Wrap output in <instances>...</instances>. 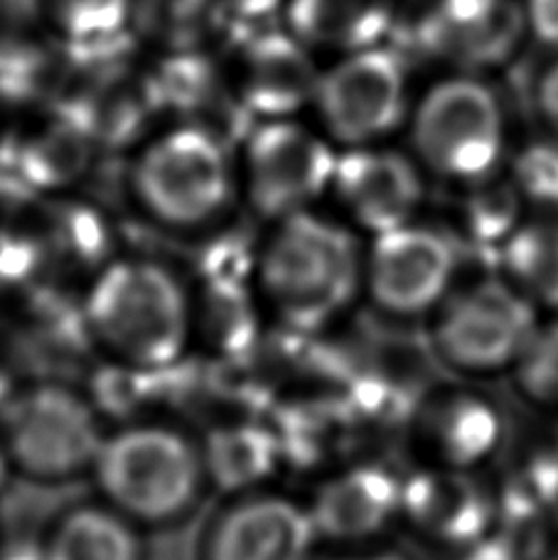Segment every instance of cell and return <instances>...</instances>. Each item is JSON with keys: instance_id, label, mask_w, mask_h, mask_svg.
<instances>
[{"instance_id": "obj_26", "label": "cell", "mask_w": 558, "mask_h": 560, "mask_svg": "<svg viewBox=\"0 0 558 560\" xmlns=\"http://www.w3.org/2000/svg\"><path fill=\"white\" fill-rule=\"evenodd\" d=\"M512 382L530 406L558 411V313L542 317L512 369Z\"/></svg>"}, {"instance_id": "obj_25", "label": "cell", "mask_w": 558, "mask_h": 560, "mask_svg": "<svg viewBox=\"0 0 558 560\" xmlns=\"http://www.w3.org/2000/svg\"><path fill=\"white\" fill-rule=\"evenodd\" d=\"M49 23L67 43L96 47L112 43L131 23L133 0H43Z\"/></svg>"}, {"instance_id": "obj_4", "label": "cell", "mask_w": 558, "mask_h": 560, "mask_svg": "<svg viewBox=\"0 0 558 560\" xmlns=\"http://www.w3.org/2000/svg\"><path fill=\"white\" fill-rule=\"evenodd\" d=\"M392 43L433 72L502 77L530 52L522 0H404Z\"/></svg>"}, {"instance_id": "obj_21", "label": "cell", "mask_w": 558, "mask_h": 560, "mask_svg": "<svg viewBox=\"0 0 558 560\" xmlns=\"http://www.w3.org/2000/svg\"><path fill=\"white\" fill-rule=\"evenodd\" d=\"M47 560H143L131 518L106 506H77L59 518L45 548Z\"/></svg>"}, {"instance_id": "obj_3", "label": "cell", "mask_w": 558, "mask_h": 560, "mask_svg": "<svg viewBox=\"0 0 558 560\" xmlns=\"http://www.w3.org/2000/svg\"><path fill=\"white\" fill-rule=\"evenodd\" d=\"M86 329L136 369L167 372L181 362L193 329V305L167 268L141 258L106 266L84 303Z\"/></svg>"}, {"instance_id": "obj_13", "label": "cell", "mask_w": 558, "mask_h": 560, "mask_svg": "<svg viewBox=\"0 0 558 560\" xmlns=\"http://www.w3.org/2000/svg\"><path fill=\"white\" fill-rule=\"evenodd\" d=\"M402 522L426 544L461 556L500 526V494L477 472L423 465L404 477Z\"/></svg>"}, {"instance_id": "obj_34", "label": "cell", "mask_w": 558, "mask_h": 560, "mask_svg": "<svg viewBox=\"0 0 558 560\" xmlns=\"http://www.w3.org/2000/svg\"><path fill=\"white\" fill-rule=\"evenodd\" d=\"M8 457L3 453V447H0V487H3V479H5V472H8Z\"/></svg>"}, {"instance_id": "obj_7", "label": "cell", "mask_w": 558, "mask_h": 560, "mask_svg": "<svg viewBox=\"0 0 558 560\" xmlns=\"http://www.w3.org/2000/svg\"><path fill=\"white\" fill-rule=\"evenodd\" d=\"M416 65L394 43L335 57L317 79L313 112L337 150L392 143L411 114Z\"/></svg>"}, {"instance_id": "obj_14", "label": "cell", "mask_w": 558, "mask_h": 560, "mask_svg": "<svg viewBox=\"0 0 558 560\" xmlns=\"http://www.w3.org/2000/svg\"><path fill=\"white\" fill-rule=\"evenodd\" d=\"M408 433L426 465L480 472L502 453L507 420L483 392L445 386L418 398Z\"/></svg>"}, {"instance_id": "obj_5", "label": "cell", "mask_w": 558, "mask_h": 560, "mask_svg": "<svg viewBox=\"0 0 558 560\" xmlns=\"http://www.w3.org/2000/svg\"><path fill=\"white\" fill-rule=\"evenodd\" d=\"M539 323L542 310L483 266L463 276L428 317V347L438 364L461 378L512 374Z\"/></svg>"}, {"instance_id": "obj_33", "label": "cell", "mask_w": 558, "mask_h": 560, "mask_svg": "<svg viewBox=\"0 0 558 560\" xmlns=\"http://www.w3.org/2000/svg\"><path fill=\"white\" fill-rule=\"evenodd\" d=\"M10 560H47L45 551L43 553H15Z\"/></svg>"}, {"instance_id": "obj_9", "label": "cell", "mask_w": 558, "mask_h": 560, "mask_svg": "<svg viewBox=\"0 0 558 560\" xmlns=\"http://www.w3.org/2000/svg\"><path fill=\"white\" fill-rule=\"evenodd\" d=\"M133 189L158 222L175 229L202 226L232 197V160L219 136L207 128H173L138 155Z\"/></svg>"}, {"instance_id": "obj_28", "label": "cell", "mask_w": 558, "mask_h": 560, "mask_svg": "<svg viewBox=\"0 0 558 560\" xmlns=\"http://www.w3.org/2000/svg\"><path fill=\"white\" fill-rule=\"evenodd\" d=\"M532 49L558 52V0H522Z\"/></svg>"}, {"instance_id": "obj_27", "label": "cell", "mask_w": 558, "mask_h": 560, "mask_svg": "<svg viewBox=\"0 0 558 560\" xmlns=\"http://www.w3.org/2000/svg\"><path fill=\"white\" fill-rule=\"evenodd\" d=\"M524 96L534 126L558 138V52L539 55L526 77Z\"/></svg>"}, {"instance_id": "obj_12", "label": "cell", "mask_w": 558, "mask_h": 560, "mask_svg": "<svg viewBox=\"0 0 558 560\" xmlns=\"http://www.w3.org/2000/svg\"><path fill=\"white\" fill-rule=\"evenodd\" d=\"M431 185L406 145L382 143L340 150L327 195L347 226L374 238L421 219Z\"/></svg>"}, {"instance_id": "obj_1", "label": "cell", "mask_w": 558, "mask_h": 560, "mask_svg": "<svg viewBox=\"0 0 558 560\" xmlns=\"http://www.w3.org/2000/svg\"><path fill=\"white\" fill-rule=\"evenodd\" d=\"M520 133L500 77L473 72H433L404 128L408 153L445 192L504 173Z\"/></svg>"}, {"instance_id": "obj_10", "label": "cell", "mask_w": 558, "mask_h": 560, "mask_svg": "<svg viewBox=\"0 0 558 560\" xmlns=\"http://www.w3.org/2000/svg\"><path fill=\"white\" fill-rule=\"evenodd\" d=\"M465 258L451 229L421 217L367 242L362 293L388 317H431L461 283Z\"/></svg>"}, {"instance_id": "obj_20", "label": "cell", "mask_w": 558, "mask_h": 560, "mask_svg": "<svg viewBox=\"0 0 558 560\" xmlns=\"http://www.w3.org/2000/svg\"><path fill=\"white\" fill-rule=\"evenodd\" d=\"M492 268L542 313H558V217H526Z\"/></svg>"}, {"instance_id": "obj_8", "label": "cell", "mask_w": 558, "mask_h": 560, "mask_svg": "<svg viewBox=\"0 0 558 560\" xmlns=\"http://www.w3.org/2000/svg\"><path fill=\"white\" fill-rule=\"evenodd\" d=\"M8 463L30 479L65 482L94 469L104 445L96 408L57 384H39L10 396L0 411Z\"/></svg>"}, {"instance_id": "obj_24", "label": "cell", "mask_w": 558, "mask_h": 560, "mask_svg": "<svg viewBox=\"0 0 558 560\" xmlns=\"http://www.w3.org/2000/svg\"><path fill=\"white\" fill-rule=\"evenodd\" d=\"M530 214L558 217V138L539 128L522 131L504 167Z\"/></svg>"}, {"instance_id": "obj_6", "label": "cell", "mask_w": 558, "mask_h": 560, "mask_svg": "<svg viewBox=\"0 0 558 560\" xmlns=\"http://www.w3.org/2000/svg\"><path fill=\"white\" fill-rule=\"evenodd\" d=\"M94 475L112 509L151 526L183 518L207 482L202 450L165 425H133L106 438Z\"/></svg>"}, {"instance_id": "obj_31", "label": "cell", "mask_w": 558, "mask_h": 560, "mask_svg": "<svg viewBox=\"0 0 558 560\" xmlns=\"http://www.w3.org/2000/svg\"><path fill=\"white\" fill-rule=\"evenodd\" d=\"M337 560H411V558L398 551H372V553H357V556H347Z\"/></svg>"}, {"instance_id": "obj_30", "label": "cell", "mask_w": 558, "mask_h": 560, "mask_svg": "<svg viewBox=\"0 0 558 560\" xmlns=\"http://www.w3.org/2000/svg\"><path fill=\"white\" fill-rule=\"evenodd\" d=\"M222 10L229 15H234L242 23H261V20L271 18L276 13H283L288 0H219Z\"/></svg>"}, {"instance_id": "obj_22", "label": "cell", "mask_w": 558, "mask_h": 560, "mask_svg": "<svg viewBox=\"0 0 558 560\" xmlns=\"http://www.w3.org/2000/svg\"><path fill=\"white\" fill-rule=\"evenodd\" d=\"M207 477L226 492L254 487L274 475L283 457L274 430L258 425H226L209 435L202 450Z\"/></svg>"}, {"instance_id": "obj_2", "label": "cell", "mask_w": 558, "mask_h": 560, "mask_svg": "<svg viewBox=\"0 0 558 560\" xmlns=\"http://www.w3.org/2000/svg\"><path fill=\"white\" fill-rule=\"evenodd\" d=\"M258 283L288 327L315 332L362 293V236L315 209L278 219L258 256Z\"/></svg>"}, {"instance_id": "obj_18", "label": "cell", "mask_w": 558, "mask_h": 560, "mask_svg": "<svg viewBox=\"0 0 558 560\" xmlns=\"http://www.w3.org/2000/svg\"><path fill=\"white\" fill-rule=\"evenodd\" d=\"M404 0H288L286 30L313 55H350L392 43Z\"/></svg>"}, {"instance_id": "obj_11", "label": "cell", "mask_w": 558, "mask_h": 560, "mask_svg": "<svg viewBox=\"0 0 558 560\" xmlns=\"http://www.w3.org/2000/svg\"><path fill=\"white\" fill-rule=\"evenodd\" d=\"M337 150L321 128L295 118H271L256 128L244 150L248 202L268 219L313 209L330 192Z\"/></svg>"}, {"instance_id": "obj_16", "label": "cell", "mask_w": 558, "mask_h": 560, "mask_svg": "<svg viewBox=\"0 0 558 560\" xmlns=\"http://www.w3.org/2000/svg\"><path fill=\"white\" fill-rule=\"evenodd\" d=\"M313 516L283 497L239 499L217 516L205 560H311L317 541Z\"/></svg>"}, {"instance_id": "obj_32", "label": "cell", "mask_w": 558, "mask_h": 560, "mask_svg": "<svg viewBox=\"0 0 558 560\" xmlns=\"http://www.w3.org/2000/svg\"><path fill=\"white\" fill-rule=\"evenodd\" d=\"M10 396H13V394H10V384H8V378H5V374H3V372H0V411H3L5 404L10 401Z\"/></svg>"}, {"instance_id": "obj_17", "label": "cell", "mask_w": 558, "mask_h": 560, "mask_svg": "<svg viewBox=\"0 0 558 560\" xmlns=\"http://www.w3.org/2000/svg\"><path fill=\"white\" fill-rule=\"evenodd\" d=\"M404 477L384 465H354L327 479L307 509L317 536L364 544L402 518Z\"/></svg>"}, {"instance_id": "obj_29", "label": "cell", "mask_w": 558, "mask_h": 560, "mask_svg": "<svg viewBox=\"0 0 558 560\" xmlns=\"http://www.w3.org/2000/svg\"><path fill=\"white\" fill-rule=\"evenodd\" d=\"M520 534L524 538L526 560H558V516L546 518Z\"/></svg>"}, {"instance_id": "obj_19", "label": "cell", "mask_w": 558, "mask_h": 560, "mask_svg": "<svg viewBox=\"0 0 558 560\" xmlns=\"http://www.w3.org/2000/svg\"><path fill=\"white\" fill-rule=\"evenodd\" d=\"M445 226L461 242L467 256L480 266L492 268L497 254L510 242L530 212L516 195L507 173L487 177L483 183L447 189Z\"/></svg>"}, {"instance_id": "obj_23", "label": "cell", "mask_w": 558, "mask_h": 560, "mask_svg": "<svg viewBox=\"0 0 558 560\" xmlns=\"http://www.w3.org/2000/svg\"><path fill=\"white\" fill-rule=\"evenodd\" d=\"M219 13V0H133L131 23L167 52H195Z\"/></svg>"}, {"instance_id": "obj_15", "label": "cell", "mask_w": 558, "mask_h": 560, "mask_svg": "<svg viewBox=\"0 0 558 560\" xmlns=\"http://www.w3.org/2000/svg\"><path fill=\"white\" fill-rule=\"evenodd\" d=\"M315 55L288 30H266L244 39L234 55V86L248 112L293 118L313 106L317 79Z\"/></svg>"}]
</instances>
